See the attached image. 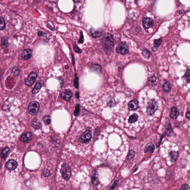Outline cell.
<instances>
[{
    "mask_svg": "<svg viewBox=\"0 0 190 190\" xmlns=\"http://www.w3.org/2000/svg\"><path fill=\"white\" fill-rule=\"evenodd\" d=\"M101 43L104 48L110 49L114 45V40L113 37L109 33L105 34L101 40Z\"/></svg>",
    "mask_w": 190,
    "mask_h": 190,
    "instance_id": "1",
    "label": "cell"
},
{
    "mask_svg": "<svg viewBox=\"0 0 190 190\" xmlns=\"http://www.w3.org/2000/svg\"><path fill=\"white\" fill-rule=\"evenodd\" d=\"M158 110V106L157 102L154 99H152L149 101L148 103L147 107V112L148 114L152 116Z\"/></svg>",
    "mask_w": 190,
    "mask_h": 190,
    "instance_id": "2",
    "label": "cell"
},
{
    "mask_svg": "<svg viewBox=\"0 0 190 190\" xmlns=\"http://www.w3.org/2000/svg\"><path fill=\"white\" fill-rule=\"evenodd\" d=\"M40 109V104L38 101H34L29 104L28 107V111L30 114H35L39 112Z\"/></svg>",
    "mask_w": 190,
    "mask_h": 190,
    "instance_id": "3",
    "label": "cell"
},
{
    "mask_svg": "<svg viewBox=\"0 0 190 190\" xmlns=\"http://www.w3.org/2000/svg\"><path fill=\"white\" fill-rule=\"evenodd\" d=\"M92 133L90 130H86L84 134L79 138L78 141L81 143H87L92 139Z\"/></svg>",
    "mask_w": 190,
    "mask_h": 190,
    "instance_id": "4",
    "label": "cell"
},
{
    "mask_svg": "<svg viewBox=\"0 0 190 190\" xmlns=\"http://www.w3.org/2000/svg\"><path fill=\"white\" fill-rule=\"evenodd\" d=\"M62 174L63 178L66 180H68L70 178L71 175L70 169L68 165L64 164L61 168Z\"/></svg>",
    "mask_w": 190,
    "mask_h": 190,
    "instance_id": "5",
    "label": "cell"
},
{
    "mask_svg": "<svg viewBox=\"0 0 190 190\" xmlns=\"http://www.w3.org/2000/svg\"><path fill=\"white\" fill-rule=\"evenodd\" d=\"M116 50L117 53L122 55L127 54L129 52V48L127 44L124 42L119 43L117 46Z\"/></svg>",
    "mask_w": 190,
    "mask_h": 190,
    "instance_id": "6",
    "label": "cell"
},
{
    "mask_svg": "<svg viewBox=\"0 0 190 190\" xmlns=\"http://www.w3.org/2000/svg\"><path fill=\"white\" fill-rule=\"evenodd\" d=\"M37 76V74L35 72H32L30 74L28 77L25 80V84L28 86H31L34 83Z\"/></svg>",
    "mask_w": 190,
    "mask_h": 190,
    "instance_id": "7",
    "label": "cell"
},
{
    "mask_svg": "<svg viewBox=\"0 0 190 190\" xmlns=\"http://www.w3.org/2000/svg\"><path fill=\"white\" fill-rule=\"evenodd\" d=\"M73 96L72 91L70 89H65L61 94V97L66 101H69Z\"/></svg>",
    "mask_w": 190,
    "mask_h": 190,
    "instance_id": "8",
    "label": "cell"
},
{
    "mask_svg": "<svg viewBox=\"0 0 190 190\" xmlns=\"http://www.w3.org/2000/svg\"><path fill=\"white\" fill-rule=\"evenodd\" d=\"M32 54V50L30 49H25L22 53V59L24 61L28 60L31 57Z\"/></svg>",
    "mask_w": 190,
    "mask_h": 190,
    "instance_id": "9",
    "label": "cell"
},
{
    "mask_svg": "<svg viewBox=\"0 0 190 190\" xmlns=\"http://www.w3.org/2000/svg\"><path fill=\"white\" fill-rule=\"evenodd\" d=\"M18 166V163L14 160H9L6 164V168L9 170H14L16 169Z\"/></svg>",
    "mask_w": 190,
    "mask_h": 190,
    "instance_id": "10",
    "label": "cell"
},
{
    "mask_svg": "<svg viewBox=\"0 0 190 190\" xmlns=\"http://www.w3.org/2000/svg\"><path fill=\"white\" fill-rule=\"evenodd\" d=\"M165 130L166 135L168 136H169L171 135V134L173 132L172 127H171V124L170 120H169L168 118L166 119L165 123Z\"/></svg>",
    "mask_w": 190,
    "mask_h": 190,
    "instance_id": "11",
    "label": "cell"
},
{
    "mask_svg": "<svg viewBox=\"0 0 190 190\" xmlns=\"http://www.w3.org/2000/svg\"><path fill=\"white\" fill-rule=\"evenodd\" d=\"M138 107V101L137 99H134L128 104V108L130 110H136Z\"/></svg>",
    "mask_w": 190,
    "mask_h": 190,
    "instance_id": "12",
    "label": "cell"
},
{
    "mask_svg": "<svg viewBox=\"0 0 190 190\" xmlns=\"http://www.w3.org/2000/svg\"><path fill=\"white\" fill-rule=\"evenodd\" d=\"M179 115V111L176 107L174 106L171 108L170 113V117L173 120H176Z\"/></svg>",
    "mask_w": 190,
    "mask_h": 190,
    "instance_id": "13",
    "label": "cell"
},
{
    "mask_svg": "<svg viewBox=\"0 0 190 190\" xmlns=\"http://www.w3.org/2000/svg\"><path fill=\"white\" fill-rule=\"evenodd\" d=\"M44 84V82L43 80H40L39 81L32 90V93L33 94H36L39 92L41 88L43 87Z\"/></svg>",
    "mask_w": 190,
    "mask_h": 190,
    "instance_id": "14",
    "label": "cell"
},
{
    "mask_svg": "<svg viewBox=\"0 0 190 190\" xmlns=\"http://www.w3.org/2000/svg\"><path fill=\"white\" fill-rule=\"evenodd\" d=\"M154 21L151 18H144L143 20V24L145 28H149L153 26Z\"/></svg>",
    "mask_w": 190,
    "mask_h": 190,
    "instance_id": "15",
    "label": "cell"
},
{
    "mask_svg": "<svg viewBox=\"0 0 190 190\" xmlns=\"http://www.w3.org/2000/svg\"><path fill=\"white\" fill-rule=\"evenodd\" d=\"M32 135L30 132H27L22 135L20 138V140L23 142H27L31 139Z\"/></svg>",
    "mask_w": 190,
    "mask_h": 190,
    "instance_id": "16",
    "label": "cell"
},
{
    "mask_svg": "<svg viewBox=\"0 0 190 190\" xmlns=\"http://www.w3.org/2000/svg\"><path fill=\"white\" fill-rule=\"evenodd\" d=\"M91 182L94 185H98L100 184V181L98 179V175L97 171H94L93 173L92 177H91Z\"/></svg>",
    "mask_w": 190,
    "mask_h": 190,
    "instance_id": "17",
    "label": "cell"
},
{
    "mask_svg": "<svg viewBox=\"0 0 190 190\" xmlns=\"http://www.w3.org/2000/svg\"><path fill=\"white\" fill-rule=\"evenodd\" d=\"M91 35L94 38H99L102 35L103 31L101 29L95 30L93 29H91Z\"/></svg>",
    "mask_w": 190,
    "mask_h": 190,
    "instance_id": "18",
    "label": "cell"
},
{
    "mask_svg": "<svg viewBox=\"0 0 190 190\" xmlns=\"http://www.w3.org/2000/svg\"><path fill=\"white\" fill-rule=\"evenodd\" d=\"M155 150V147L152 143H149L146 145L144 150V152L146 153L150 151L151 153H153Z\"/></svg>",
    "mask_w": 190,
    "mask_h": 190,
    "instance_id": "19",
    "label": "cell"
},
{
    "mask_svg": "<svg viewBox=\"0 0 190 190\" xmlns=\"http://www.w3.org/2000/svg\"><path fill=\"white\" fill-rule=\"evenodd\" d=\"M9 149L8 147H5L3 149L0 154L1 159L2 161H5L8 155Z\"/></svg>",
    "mask_w": 190,
    "mask_h": 190,
    "instance_id": "20",
    "label": "cell"
},
{
    "mask_svg": "<svg viewBox=\"0 0 190 190\" xmlns=\"http://www.w3.org/2000/svg\"><path fill=\"white\" fill-rule=\"evenodd\" d=\"M171 157V162L174 163L176 162L179 156V153L177 152L172 151L170 153Z\"/></svg>",
    "mask_w": 190,
    "mask_h": 190,
    "instance_id": "21",
    "label": "cell"
},
{
    "mask_svg": "<svg viewBox=\"0 0 190 190\" xmlns=\"http://www.w3.org/2000/svg\"><path fill=\"white\" fill-rule=\"evenodd\" d=\"M9 43L8 39L5 37H2L1 39V47L2 50H4L8 47Z\"/></svg>",
    "mask_w": 190,
    "mask_h": 190,
    "instance_id": "22",
    "label": "cell"
},
{
    "mask_svg": "<svg viewBox=\"0 0 190 190\" xmlns=\"http://www.w3.org/2000/svg\"><path fill=\"white\" fill-rule=\"evenodd\" d=\"M171 86L169 82L166 81L163 84V88L164 90L167 93L170 92L171 89Z\"/></svg>",
    "mask_w": 190,
    "mask_h": 190,
    "instance_id": "23",
    "label": "cell"
},
{
    "mask_svg": "<svg viewBox=\"0 0 190 190\" xmlns=\"http://www.w3.org/2000/svg\"><path fill=\"white\" fill-rule=\"evenodd\" d=\"M32 126L35 129H39L41 127V124L38 119L35 118L32 121Z\"/></svg>",
    "mask_w": 190,
    "mask_h": 190,
    "instance_id": "24",
    "label": "cell"
},
{
    "mask_svg": "<svg viewBox=\"0 0 190 190\" xmlns=\"http://www.w3.org/2000/svg\"><path fill=\"white\" fill-rule=\"evenodd\" d=\"M92 70L97 73H101L102 72V68L101 66L98 64H95L92 67Z\"/></svg>",
    "mask_w": 190,
    "mask_h": 190,
    "instance_id": "25",
    "label": "cell"
},
{
    "mask_svg": "<svg viewBox=\"0 0 190 190\" xmlns=\"http://www.w3.org/2000/svg\"><path fill=\"white\" fill-rule=\"evenodd\" d=\"M138 115L136 114H134L132 115L129 118L128 121L130 123H135L137 121L138 118Z\"/></svg>",
    "mask_w": 190,
    "mask_h": 190,
    "instance_id": "26",
    "label": "cell"
},
{
    "mask_svg": "<svg viewBox=\"0 0 190 190\" xmlns=\"http://www.w3.org/2000/svg\"><path fill=\"white\" fill-rule=\"evenodd\" d=\"M162 42V39H155L154 41V46L153 48V50L154 51H156L157 50L158 47L160 45Z\"/></svg>",
    "mask_w": 190,
    "mask_h": 190,
    "instance_id": "27",
    "label": "cell"
},
{
    "mask_svg": "<svg viewBox=\"0 0 190 190\" xmlns=\"http://www.w3.org/2000/svg\"><path fill=\"white\" fill-rule=\"evenodd\" d=\"M185 80L187 83L190 82V69H188L186 70L183 76Z\"/></svg>",
    "mask_w": 190,
    "mask_h": 190,
    "instance_id": "28",
    "label": "cell"
},
{
    "mask_svg": "<svg viewBox=\"0 0 190 190\" xmlns=\"http://www.w3.org/2000/svg\"><path fill=\"white\" fill-rule=\"evenodd\" d=\"M5 21L3 18L1 17L0 18V29L1 31H2L5 29Z\"/></svg>",
    "mask_w": 190,
    "mask_h": 190,
    "instance_id": "29",
    "label": "cell"
},
{
    "mask_svg": "<svg viewBox=\"0 0 190 190\" xmlns=\"http://www.w3.org/2000/svg\"><path fill=\"white\" fill-rule=\"evenodd\" d=\"M157 78L154 76H152L149 78V84L151 86H154L156 84V81Z\"/></svg>",
    "mask_w": 190,
    "mask_h": 190,
    "instance_id": "30",
    "label": "cell"
},
{
    "mask_svg": "<svg viewBox=\"0 0 190 190\" xmlns=\"http://www.w3.org/2000/svg\"><path fill=\"white\" fill-rule=\"evenodd\" d=\"M142 54L143 55V56L146 58H149L151 55V53L150 51L146 49L144 50L143 51H142Z\"/></svg>",
    "mask_w": 190,
    "mask_h": 190,
    "instance_id": "31",
    "label": "cell"
},
{
    "mask_svg": "<svg viewBox=\"0 0 190 190\" xmlns=\"http://www.w3.org/2000/svg\"><path fill=\"white\" fill-rule=\"evenodd\" d=\"M135 156V153L134 151L133 150H130L127 156V160H131Z\"/></svg>",
    "mask_w": 190,
    "mask_h": 190,
    "instance_id": "32",
    "label": "cell"
},
{
    "mask_svg": "<svg viewBox=\"0 0 190 190\" xmlns=\"http://www.w3.org/2000/svg\"><path fill=\"white\" fill-rule=\"evenodd\" d=\"M80 110V106L79 104H76V109L74 112L75 116H77L79 114Z\"/></svg>",
    "mask_w": 190,
    "mask_h": 190,
    "instance_id": "33",
    "label": "cell"
},
{
    "mask_svg": "<svg viewBox=\"0 0 190 190\" xmlns=\"http://www.w3.org/2000/svg\"><path fill=\"white\" fill-rule=\"evenodd\" d=\"M43 120L46 124H50L51 122V116L49 115H46L43 117Z\"/></svg>",
    "mask_w": 190,
    "mask_h": 190,
    "instance_id": "34",
    "label": "cell"
},
{
    "mask_svg": "<svg viewBox=\"0 0 190 190\" xmlns=\"http://www.w3.org/2000/svg\"><path fill=\"white\" fill-rule=\"evenodd\" d=\"M12 73L16 76H18L20 73V70L17 67H14L12 69Z\"/></svg>",
    "mask_w": 190,
    "mask_h": 190,
    "instance_id": "35",
    "label": "cell"
},
{
    "mask_svg": "<svg viewBox=\"0 0 190 190\" xmlns=\"http://www.w3.org/2000/svg\"><path fill=\"white\" fill-rule=\"evenodd\" d=\"M180 190H190V187L188 184H183L181 185Z\"/></svg>",
    "mask_w": 190,
    "mask_h": 190,
    "instance_id": "36",
    "label": "cell"
},
{
    "mask_svg": "<svg viewBox=\"0 0 190 190\" xmlns=\"http://www.w3.org/2000/svg\"><path fill=\"white\" fill-rule=\"evenodd\" d=\"M116 105V103H115V101L114 99L110 100V101L108 103V106H109L110 107H111L114 106H115V105Z\"/></svg>",
    "mask_w": 190,
    "mask_h": 190,
    "instance_id": "37",
    "label": "cell"
},
{
    "mask_svg": "<svg viewBox=\"0 0 190 190\" xmlns=\"http://www.w3.org/2000/svg\"><path fill=\"white\" fill-rule=\"evenodd\" d=\"M166 135V133L165 132L164 133H163V134H162V135H161V138H160V141L159 142H158V143L157 144V148H159L160 146V144H161V141H162V139H163V138L164 137H165Z\"/></svg>",
    "mask_w": 190,
    "mask_h": 190,
    "instance_id": "38",
    "label": "cell"
},
{
    "mask_svg": "<svg viewBox=\"0 0 190 190\" xmlns=\"http://www.w3.org/2000/svg\"><path fill=\"white\" fill-rule=\"evenodd\" d=\"M43 174L45 177H47L50 176V175H51V173L49 170H48V169H45L43 171Z\"/></svg>",
    "mask_w": 190,
    "mask_h": 190,
    "instance_id": "39",
    "label": "cell"
},
{
    "mask_svg": "<svg viewBox=\"0 0 190 190\" xmlns=\"http://www.w3.org/2000/svg\"><path fill=\"white\" fill-rule=\"evenodd\" d=\"M74 86L76 87V88H78V79L76 75L75 77V79L74 80Z\"/></svg>",
    "mask_w": 190,
    "mask_h": 190,
    "instance_id": "40",
    "label": "cell"
},
{
    "mask_svg": "<svg viewBox=\"0 0 190 190\" xmlns=\"http://www.w3.org/2000/svg\"><path fill=\"white\" fill-rule=\"evenodd\" d=\"M74 50L75 52L78 53H81V51L79 48L76 45V44H74L73 46Z\"/></svg>",
    "mask_w": 190,
    "mask_h": 190,
    "instance_id": "41",
    "label": "cell"
},
{
    "mask_svg": "<svg viewBox=\"0 0 190 190\" xmlns=\"http://www.w3.org/2000/svg\"><path fill=\"white\" fill-rule=\"evenodd\" d=\"M118 183H119V180H115L114 182V184H113V186L112 187H110V189H111V190H113V189H114L117 186V185H118Z\"/></svg>",
    "mask_w": 190,
    "mask_h": 190,
    "instance_id": "42",
    "label": "cell"
},
{
    "mask_svg": "<svg viewBox=\"0 0 190 190\" xmlns=\"http://www.w3.org/2000/svg\"><path fill=\"white\" fill-rule=\"evenodd\" d=\"M84 36H83V34H82V32H81V37H80V39H79V43H82L84 42Z\"/></svg>",
    "mask_w": 190,
    "mask_h": 190,
    "instance_id": "43",
    "label": "cell"
},
{
    "mask_svg": "<svg viewBox=\"0 0 190 190\" xmlns=\"http://www.w3.org/2000/svg\"><path fill=\"white\" fill-rule=\"evenodd\" d=\"M186 118L190 119V109H189L187 110L186 113Z\"/></svg>",
    "mask_w": 190,
    "mask_h": 190,
    "instance_id": "44",
    "label": "cell"
},
{
    "mask_svg": "<svg viewBox=\"0 0 190 190\" xmlns=\"http://www.w3.org/2000/svg\"><path fill=\"white\" fill-rule=\"evenodd\" d=\"M45 34V33L43 32L42 31H39L38 32V35L39 37L44 36Z\"/></svg>",
    "mask_w": 190,
    "mask_h": 190,
    "instance_id": "45",
    "label": "cell"
},
{
    "mask_svg": "<svg viewBox=\"0 0 190 190\" xmlns=\"http://www.w3.org/2000/svg\"><path fill=\"white\" fill-rule=\"evenodd\" d=\"M59 81L60 82V85H61L62 87V86H63V83H64V80H63V78H62L61 77H59Z\"/></svg>",
    "mask_w": 190,
    "mask_h": 190,
    "instance_id": "46",
    "label": "cell"
},
{
    "mask_svg": "<svg viewBox=\"0 0 190 190\" xmlns=\"http://www.w3.org/2000/svg\"><path fill=\"white\" fill-rule=\"evenodd\" d=\"M47 28H48L49 29H50L51 31H54V28H53L51 25H50L49 23H48V24H47Z\"/></svg>",
    "mask_w": 190,
    "mask_h": 190,
    "instance_id": "47",
    "label": "cell"
},
{
    "mask_svg": "<svg viewBox=\"0 0 190 190\" xmlns=\"http://www.w3.org/2000/svg\"><path fill=\"white\" fill-rule=\"evenodd\" d=\"M79 94L78 92H76V98H79Z\"/></svg>",
    "mask_w": 190,
    "mask_h": 190,
    "instance_id": "48",
    "label": "cell"
},
{
    "mask_svg": "<svg viewBox=\"0 0 190 190\" xmlns=\"http://www.w3.org/2000/svg\"><path fill=\"white\" fill-rule=\"evenodd\" d=\"M73 0L74 2L77 3L81 1V0Z\"/></svg>",
    "mask_w": 190,
    "mask_h": 190,
    "instance_id": "49",
    "label": "cell"
},
{
    "mask_svg": "<svg viewBox=\"0 0 190 190\" xmlns=\"http://www.w3.org/2000/svg\"><path fill=\"white\" fill-rule=\"evenodd\" d=\"M189 173L190 174V172H189Z\"/></svg>",
    "mask_w": 190,
    "mask_h": 190,
    "instance_id": "50",
    "label": "cell"
}]
</instances>
